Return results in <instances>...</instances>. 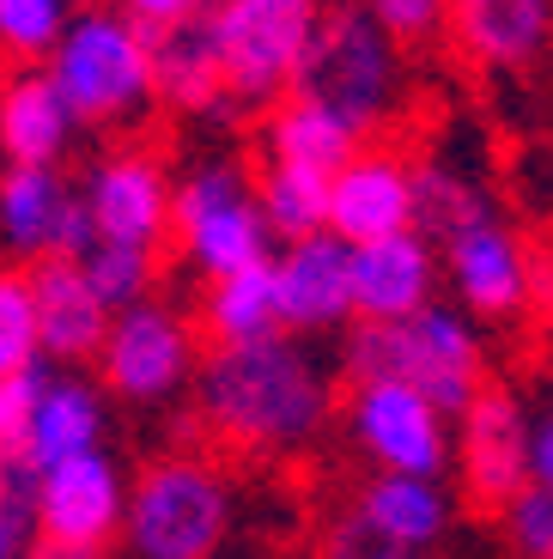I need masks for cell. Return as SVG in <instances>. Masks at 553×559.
Returning a JSON list of instances; mask_svg holds the SVG:
<instances>
[{"mask_svg": "<svg viewBox=\"0 0 553 559\" xmlns=\"http://www.w3.org/2000/svg\"><path fill=\"white\" fill-rule=\"evenodd\" d=\"M195 414L220 444L280 456L298 450L329 426L334 378L329 365L305 347V335H262L208 347L195 359Z\"/></svg>", "mask_w": 553, "mask_h": 559, "instance_id": "1", "label": "cell"}, {"mask_svg": "<svg viewBox=\"0 0 553 559\" xmlns=\"http://www.w3.org/2000/svg\"><path fill=\"white\" fill-rule=\"evenodd\" d=\"M97 365H104V383L122 402H165L195 378V335L183 329V317L170 305L140 298V305L110 317Z\"/></svg>", "mask_w": 553, "mask_h": 559, "instance_id": "8", "label": "cell"}, {"mask_svg": "<svg viewBox=\"0 0 553 559\" xmlns=\"http://www.w3.org/2000/svg\"><path fill=\"white\" fill-rule=\"evenodd\" d=\"M292 92L341 116L353 134H377L401 104V43L372 19L365 0L322 7L317 37H310Z\"/></svg>", "mask_w": 553, "mask_h": 559, "instance_id": "3", "label": "cell"}, {"mask_svg": "<svg viewBox=\"0 0 553 559\" xmlns=\"http://www.w3.org/2000/svg\"><path fill=\"white\" fill-rule=\"evenodd\" d=\"M97 438H104V402H97V390L80 378H49V390L37 402V419H31V432H25V456L37 468H56L68 456L97 450Z\"/></svg>", "mask_w": 553, "mask_h": 559, "instance_id": "23", "label": "cell"}, {"mask_svg": "<svg viewBox=\"0 0 553 559\" xmlns=\"http://www.w3.org/2000/svg\"><path fill=\"white\" fill-rule=\"evenodd\" d=\"M346 432L377 462V475L438 480L444 462H450V426H444V414L414 383H396V378L353 383V395H346Z\"/></svg>", "mask_w": 553, "mask_h": 559, "instance_id": "7", "label": "cell"}, {"mask_svg": "<svg viewBox=\"0 0 553 559\" xmlns=\"http://www.w3.org/2000/svg\"><path fill=\"white\" fill-rule=\"evenodd\" d=\"M31 305H37L43 359H61V365L97 359L116 310L97 298V286L85 280L80 262H68V255H37V267H31Z\"/></svg>", "mask_w": 553, "mask_h": 559, "instance_id": "15", "label": "cell"}, {"mask_svg": "<svg viewBox=\"0 0 553 559\" xmlns=\"http://www.w3.org/2000/svg\"><path fill=\"white\" fill-rule=\"evenodd\" d=\"M92 243H97V219H92V207H85L80 189H68V201H61L56 231H49V250H43V255H68V262H85V255H92Z\"/></svg>", "mask_w": 553, "mask_h": 559, "instance_id": "36", "label": "cell"}, {"mask_svg": "<svg viewBox=\"0 0 553 559\" xmlns=\"http://www.w3.org/2000/svg\"><path fill=\"white\" fill-rule=\"evenodd\" d=\"M274 293L286 335H322L353 322V243L334 231H310L274 250Z\"/></svg>", "mask_w": 553, "mask_h": 559, "instance_id": "11", "label": "cell"}, {"mask_svg": "<svg viewBox=\"0 0 553 559\" xmlns=\"http://www.w3.org/2000/svg\"><path fill=\"white\" fill-rule=\"evenodd\" d=\"M317 559H414V554H408L389 530H377L360 504H346V511H334V518L322 523Z\"/></svg>", "mask_w": 553, "mask_h": 559, "instance_id": "31", "label": "cell"}, {"mask_svg": "<svg viewBox=\"0 0 553 559\" xmlns=\"http://www.w3.org/2000/svg\"><path fill=\"white\" fill-rule=\"evenodd\" d=\"M377 530H389L408 554L420 547H438L444 530H450V499H444L438 480L426 475H372L353 499Z\"/></svg>", "mask_w": 553, "mask_h": 559, "instance_id": "22", "label": "cell"}, {"mask_svg": "<svg viewBox=\"0 0 553 559\" xmlns=\"http://www.w3.org/2000/svg\"><path fill=\"white\" fill-rule=\"evenodd\" d=\"M481 219H498L493 213V195H486L474 177H462L457 165H444V158H420L414 165V231L438 250L450 243L457 231Z\"/></svg>", "mask_w": 553, "mask_h": 559, "instance_id": "26", "label": "cell"}, {"mask_svg": "<svg viewBox=\"0 0 553 559\" xmlns=\"http://www.w3.org/2000/svg\"><path fill=\"white\" fill-rule=\"evenodd\" d=\"M122 518H128V487L104 444L85 450V456L56 462V468H43V487H37V535L43 542L73 547V554H104L122 535Z\"/></svg>", "mask_w": 553, "mask_h": 559, "instance_id": "10", "label": "cell"}, {"mask_svg": "<svg viewBox=\"0 0 553 559\" xmlns=\"http://www.w3.org/2000/svg\"><path fill=\"white\" fill-rule=\"evenodd\" d=\"M146 43V73H153V104H170L183 116H237L244 104L225 92L220 49L208 31V7L177 25H140Z\"/></svg>", "mask_w": 553, "mask_h": 559, "instance_id": "14", "label": "cell"}, {"mask_svg": "<svg viewBox=\"0 0 553 559\" xmlns=\"http://www.w3.org/2000/svg\"><path fill=\"white\" fill-rule=\"evenodd\" d=\"M365 7L396 43H426L450 13V0H365Z\"/></svg>", "mask_w": 553, "mask_h": 559, "instance_id": "35", "label": "cell"}, {"mask_svg": "<svg viewBox=\"0 0 553 559\" xmlns=\"http://www.w3.org/2000/svg\"><path fill=\"white\" fill-rule=\"evenodd\" d=\"M498 518H505V542H511L517 559H553V487L529 480Z\"/></svg>", "mask_w": 553, "mask_h": 559, "instance_id": "32", "label": "cell"}, {"mask_svg": "<svg viewBox=\"0 0 553 559\" xmlns=\"http://www.w3.org/2000/svg\"><path fill=\"white\" fill-rule=\"evenodd\" d=\"M19 559H97V554H73V547H56V542H43V535H31Z\"/></svg>", "mask_w": 553, "mask_h": 559, "instance_id": "39", "label": "cell"}, {"mask_svg": "<svg viewBox=\"0 0 553 559\" xmlns=\"http://www.w3.org/2000/svg\"><path fill=\"white\" fill-rule=\"evenodd\" d=\"M73 110L61 104L49 68H19L0 85V158L7 165H61L73 140Z\"/></svg>", "mask_w": 553, "mask_h": 559, "instance_id": "19", "label": "cell"}, {"mask_svg": "<svg viewBox=\"0 0 553 559\" xmlns=\"http://www.w3.org/2000/svg\"><path fill=\"white\" fill-rule=\"evenodd\" d=\"M134 25H177V19L201 13V0H116Z\"/></svg>", "mask_w": 553, "mask_h": 559, "instance_id": "38", "label": "cell"}, {"mask_svg": "<svg viewBox=\"0 0 553 559\" xmlns=\"http://www.w3.org/2000/svg\"><path fill=\"white\" fill-rule=\"evenodd\" d=\"M177 243H183L195 274H208V280H225V274H237V267L274 255V231H268L256 195H237V201H225V207H213L208 219H195Z\"/></svg>", "mask_w": 553, "mask_h": 559, "instance_id": "21", "label": "cell"}, {"mask_svg": "<svg viewBox=\"0 0 553 559\" xmlns=\"http://www.w3.org/2000/svg\"><path fill=\"white\" fill-rule=\"evenodd\" d=\"M85 207L97 219V238L158 250L170 238V170L153 153H110L80 182Z\"/></svg>", "mask_w": 553, "mask_h": 559, "instance_id": "13", "label": "cell"}, {"mask_svg": "<svg viewBox=\"0 0 553 559\" xmlns=\"http://www.w3.org/2000/svg\"><path fill=\"white\" fill-rule=\"evenodd\" d=\"M37 305H31V274L19 267H0V378L7 371H25L37 365Z\"/></svg>", "mask_w": 553, "mask_h": 559, "instance_id": "30", "label": "cell"}, {"mask_svg": "<svg viewBox=\"0 0 553 559\" xmlns=\"http://www.w3.org/2000/svg\"><path fill=\"white\" fill-rule=\"evenodd\" d=\"M213 347H232V341H262L280 335V293H274V255L268 262H249L237 274L213 280L208 305H201Z\"/></svg>", "mask_w": 553, "mask_h": 559, "instance_id": "24", "label": "cell"}, {"mask_svg": "<svg viewBox=\"0 0 553 559\" xmlns=\"http://www.w3.org/2000/svg\"><path fill=\"white\" fill-rule=\"evenodd\" d=\"M450 43L481 73H523L553 37V0H450Z\"/></svg>", "mask_w": 553, "mask_h": 559, "instance_id": "16", "label": "cell"}, {"mask_svg": "<svg viewBox=\"0 0 553 559\" xmlns=\"http://www.w3.org/2000/svg\"><path fill=\"white\" fill-rule=\"evenodd\" d=\"M329 231L353 250L396 238V231H414V158L360 146L329 177Z\"/></svg>", "mask_w": 553, "mask_h": 559, "instance_id": "12", "label": "cell"}, {"mask_svg": "<svg viewBox=\"0 0 553 559\" xmlns=\"http://www.w3.org/2000/svg\"><path fill=\"white\" fill-rule=\"evenodd\" d=\"M68 31V0H0V49L13 61H49Z\"/></svg>", "mask_w": 553, "mask_h": 559, "instance_id": "29", "label": "cell"}, {"mask_svg": "<svg viewBox=\"0 0 553 559\" xmlns=\"http://www.w3.org/2000/svg\"><path fill=\"white\" fill-rule=\"evenodd\" d=\"M68 189L73 182L56 165H7L0 170V243L19 255H43Z\"/></svg>", "mask_w": 553, "mask_h": 559, "instance_id": "25", "label": "cell"}, {"mask_svg": "<svg viewBox=\"0 0 553 559\" xmlns=\"http://www.w3.org/2000/svg\"><path fill=\"white\" fill-rule=\"evenodd\" d=\"M262 153H268V165H305V170L334 177L346 158L360 153V134H353L341 116H329L322 104L286 92V98L268 104V116H262Z\"/></svg>", "mask_w": 553, "mask_h": 559, "instance_id": "20", "label": "cell"}, {"mask_svg": "<svg viewBox=\"0 0 553 559\" xmlns=\"http://www.w3.org/2000/svg\"><path fill=\"white\" fill-rule=\"evenodd\" d=\"M80 267H85V280L97 286V298H104L110 310L140 305V298H153V286H158V250H140V243L97 238Z\"/></svg>", "mask_w": 553, "mask_h": 559, "instance_id": "28", "label": "cell"}, {"mask_svg": "<svg viewBox=\"0 0 553 559\" xmlns=\"http://www.w3.org/2000/svg\"><path fill=\"white\" fill-rule=\"evenodd\" d=\"M438 250L420 231H396L353 250V322H401L432 305Z\"/></svg>", "mask_w": 553, "mask_h": 559, "instance_id": "18", "label": "cell"}, {"mask_svg": "<svg viewBox=\"0 0 553 559\" xmlns=\"http://www.w3.org/2000/svg\"><path fill=\"white\" fill-rule=\"evenodd\" d=\"M341 378L346 383H414L444 419L481 395V341L469 317L450 305H426L401 322H353L341 341Z\"/></svg>", "mask_w": 553, "mask_h": 559, "instance_id": "2", "label": "cell"}, {"mask_svg": "<svg viewBox=\"0 0 553 559\" xmlns=\"http://www.w3.org/2000/svg\"><path fill=\"white\" fill-rule=\"evenodd\" d=\"M529 480L553 487V407L529 414Z\"/></svg>", "mask_w": 553, "mask_h": 559, "instance_id": "37", "label": "cell"}, {"mask_svg": "<svg viewBox=\"0 0 553 559\" xmlns=\"http://www.w3.org/2000/svg\"><path fill=\"white\" fill-rule=\"evenodd\" d=\"M438 255L450 274V293L474 317H517L529 305V255L498 219L457 231L450 243H438Z\"/></svg>", "mask_w": 553, "mask_h": 559, "instance_id": "17", "label": "cell"}, {"mask_svg": "<svg viewBox=\"0 0 553 559\" xmlns=\"http://www.w3.org/2000/svg\"><path fill=\"white\" fill-rule=\"evenodd\" d=\"M19 554H25V535L13 523H0V559H19Z\"/></svg>", "mask_w": 553, "mask_h": 559, "instance_id": "40", "label": "cell"}, {"mask_svg": "<svg viewBox=\"0 0 553 559\" xmlns=\"http://www.w3.org/2000/svg\"><path fill=\"white\" fill-rule=\"evenodd\" d=\"M49 378H56V371L43 359L0 378V444L25 450V432H31V419H37V402H43V390H49Z\"/></svg>", "mask_w": 553, "mask_h": 559, "instance_id": "34", "label": "cell"}, {"mask_svg": "<svg viewBox=\"0 0 553 559\" xmlns=\"http://www.w3.org/2000/svg\"><path fill=\"white\" fill-rule=\"evenodd\" d=\"M457 468L462 492L481 511H505L529 487V407L505 383H481L457 414Z\"/></svg>", "mask_w": 553, "mask_h": 559, "instance_id": "9", "label": "cell"}, {"mask_svg": "<svg viewBox=\"0 0 553 559\" xmlns=\"http://www.w3.org/2000/svg\"><path fill=\"white\" fill-rule=\"evenodd\" d=\"M249 195L262 207L274 243L310 238V231H329V177L305 165H262V177L249 182Z\"/></svg>", "mask_w": 553, "mask_h": 559, "instance_id": "27", "label": "cell"}, {"mask_svg": "<svg viewBox=\"0 0 553 559\" xmlns=\"http://www.w3.org/2000/svg\"><path fill=\"white\" fill-rule=\"evenodd\" d=\"M237 530V492L220 462L177 450L158 456L128 492L122 542L134 559H220Z\"/></svg>", "mask_w": 553, "mask_h": 559, "instance_id": "4", "label": "cell"}, {"mask_svg": "<svg viewBox=\"0 0 553 559\" xmlns=\"http://www.w3.org/2000/svg\"><path fill=\"white\" fill-rule=\"evenodd\" d=\"M49 80L73 122H128L153 104V73H146V43L122 7H85L68 19V31L49 49Z\"/></svg>", "mask_w": 553, "mask_h": 559, "instance_id": "5", "label": "cell"}, {"mask_svg": "<svg viewBox=\"0 0 553 559\" xmlns=\"http://www.w3.org/2000/svg\"><path fill=\"white\" fill-rule=\"evenodd\" d=\"M317 19L322 0H220V7H208L225 92L244 110L280 104L298 80V61L317 37Z\"/></svg>", "mask_w": 553, "mask_h": 559, "instance_id": "6", "label": "cell"}, {"mask_svg": "<svg viewBox=\"0 0 553 559\" xmlns=\"http://www.w3.org/2000/svg\"><path fill=\"white\" fill-rule=\"evenodd\" d=\"M37 487L43 468L19 444H0V523H13L19 535H37Z\"/></svg>", "mask_w": 553, "mask_h": 559, "instance_id": "33", "label": "cell"}, {"mask_svg": "<svg viewBox=\"0 0 553 559\" xmlns=\"http://www.w3.org/2000/svg\"><path fill=\"white\" fill-rule=\"evenodd\" d=\"M201 7H220V0H201Z\"/></svg>", "mask_w": 553, "mask_h": 559, "instance_id": "41", "label": "cell"}]
</instances>
